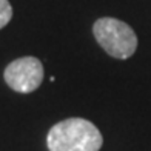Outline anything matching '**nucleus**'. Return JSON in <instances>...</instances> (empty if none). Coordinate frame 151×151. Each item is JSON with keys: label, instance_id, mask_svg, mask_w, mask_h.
Here are the masks:
<instances>
[{"label": "nucleus", "instance_id": "f03ea898", "mask_svg": "<svg viewBox=\"0 0 151 151\" xmlns=\"http://www.w3.org/2000/svg\"><path fill=\"white\" fill-rule=\"evenodd\" d=\"M97 43L114 59L125 60L137 50V36L125 22L114 17H102L93 25Z\"/></svg>", "mask_w": 151, "mask_h": 151}, {"label": "nucleus", "instance_id": "20e7f679", "mask_svg": "<svg viewBox=\"0 0 151 151\" xmlns=\"http://www.w3.org/2000/svg\"><path fill=\"white\" fill-rule=\"evenodd\" d=\"M12 17V6L8 0H0V29L9 23Z\"/></svg>", "mask_w": 151, "mask_h": 151}, {"label": "nucleus", "instance_id": "f257e3e1", "mask_svg": "<svg viewBox=\"0 0 151 151\" xmlns=\"http://www.w3.org/2000/svg\"><path fill=\"white\" fill-rule=\"evenodd\" d=\"M46 143L50 151H99L104 137L93 122L70 117L50 129Z\"/></svg>", "mask_w": 151, "mask_h": 151}, {"label": "nucleus", "instance_id": "7ed1b4c3", "mask_svg": "<svg viewBox=\"0 0 151 151\" xmlns=\"http://www.w3.org/2000/svg\"><path fill=\"white\" fill-rule=\"evenodd\" d=\"M43 65L37 57H20L5 68V82L17 93L28 94L43 82Z\"/></svg>", "mask_w": 151, "mask_h": 151}]
</instances>
